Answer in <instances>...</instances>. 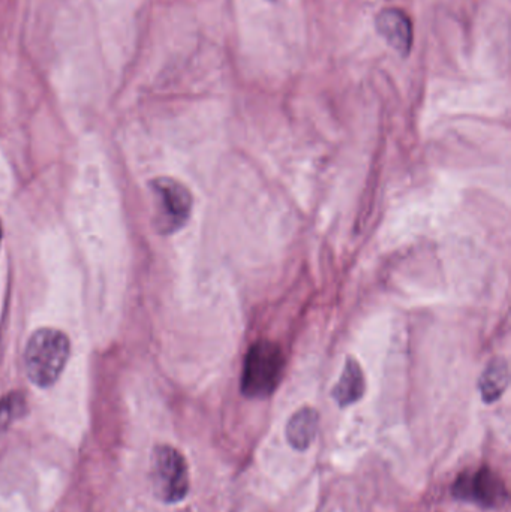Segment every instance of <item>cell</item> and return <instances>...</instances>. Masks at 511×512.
Segmentation results:
<instances>
[{
	"label": "cell",
	"mask_w": 511,
	"mask_h": 512,
	"mask_svg": "<svg viewBox=\"0 0 511 512\" xmlns=\"http://www.w3.org/2000/svg\"><path fill=\"white\" fill-rule=\"evenodd\" d=\"M284 351L272 340H258L246 352L243 363V396L248 399H267L275 393L284 376Z\"/></svg>",
	"instance_id": "2"
},
{
	"label": "cell",
	"mask_w": 511,
	"mask_h": 512,
	"mask_svg": "<svg viewBox=\"0 0 511 512\" xmlns=\"http://www.w3.org/2000/svg\"><path fill=\"white\" fill-rule=\"evenodd\" d=\"M150 480L159 501L182 502L189 493V469L183 454L170 445H158L150 460Z\"/></svg>",
	"instance_id": "3"
},
{
	"label": "cell",
	"mask_w": 511,
	"mask_h": 512,
	"mask_svg": "<svg viewBox=\"0 0 511 512\" xmlns=\"http://www.w3.org/2000/svg\"><path fill=\"white\" fill-rule=\"evenodd\" d=\"M3 233H2V225H0V243H2Z\"/></svg>",
	"instance_id": "11"
},
{
	"label": "cell",
	"mask_w": 511,
	"mask_h": 512,
	"mask_svg": "<svg viewBox=\"0 0 511 512\" xmlns=\"http://www.w3.org/2000/svg\"><path fill=\"white\" fill-rule=\"evenodd\" d=\"M366 381L362 367L354 358H348L344 372L332 391V397L341 408H348L365 396Z\"/></svg>",
	"instance_id": "8"
},
{
	"label": "cell",
	"mask_w": 511,
	"mask_h": 512,
	"mask_svg": "<svg viewBox=\"0 0 511 512\" xmlns=\"http://www.w3.org/2000/svg\"><path fill=\"white\" fill-rule=\"evenodd\" d=\"M272 2H278V0H272Z\"/></svg>",
	"instance_id": "12"
},
{
	"label": "cell",
	"mask_w": 511,
	"mask_h": 512,
	"mask_svg": "<svg viewBox=\"0 0 511 512\" xmlns=\"http://www.w3.org/2000/svg\"><path fill=\"white\" fill-rule=\"evenodd\" d=\"M510 384V369L506 358L498 357L489 361L480 376L479 388L483 402L495 403L503 397Z\"/></svg>",
	"instance_id": "9"
},
{
	"label": "cell",
	"mask_w": 511,
	"mask_h": 512,
	"mask_svg": "<svg viewBox=\"0 0 511 512\" xmlns=\"http://www.w3.org/2000/svg\"><path fill=\"white\" fill-rule=\"evenodd\" d=\"M318 424H320V415L314 408L306 406L299 409L290 418L285 430L288 444L297 451L309 450L317 439Z\"/></svg>",
	"instance_id": "7"
},
{
	"label": "cell",
	"mask_w": 511,
	"mask_h": 512,
	"mask_svg": "<svg viewBox=\"0 0 511 512\" xmlns=\"http://www.w3.org/2000/svg\"><path fill=\"white\" fill-rule=\"evenodd\" d=\"M71 355V342L63 331L39 328L24 349V369L33 385L48 388L56 384Z\"/></svg>",
	"instance_id": "1"
},
{
	"label": "cell",
	"mask_w": 511,
	"mask_h": 512,
	"mask_svg": "<svg viewBox=\"0 0 511 512\" xmlns=\"http://www.w3.org/2000/svg\"><path fill=\"white\" fill-rule=\"evenodd\" d=\"M27 400L21 391H11L0 399V432L8 430L26 414Z\"/></svg>",
	"instance_id": "10"
},
{
	"label": "cell",
	"mask_w": 511,
	"mask_h": 512,
	"mask_svg": "<svg viewBox=\"0 0 511 512\" xmlns=\"http://www.w3.org/2000/svg\"><path fill=\"white\" fill-rule=\"evenodd\" d=\"M375 29L378 35L401 56H408L414 42L413 23L402 9H383L375 17Z\"/></svg>",
	"instance_id": "6"
},
{
	"label": "cell",
	"mask_w": 511,
	"mask_h": 512,
	"mask_svg": "<svg viewBox=\"0 0 511 512\" xmlns=\"http://www.w3.org/2000/svg\"><path fill=\"white\" fill-rule=\"evenodd\" d=\"M452 493L459 501L485 510H500L509 502L506 483L489 466L462 472L453 484Z\"/></svg>",
	"instance_id": "5"
},
{
	"label": "cell",
	"mask_w": 511,
	"mask_h": 512,
	"mask_svg": "<svg viewBox=\"0 0 511 512\" xmlns=\"http://www.w3.org/2000/svg\"><path fill=\"white\" fill-rule=\"evenodd\" d=\"M155 201V227L159 234H174L185 227L191 216L192 195L189 189L171 177L150 182Z\"/></svg>",
	"instance_id": "4"
}]
</instances>
